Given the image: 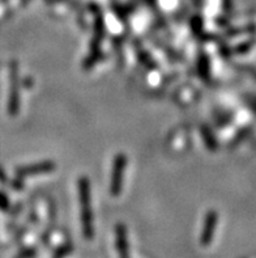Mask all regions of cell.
<instances>
[{"mask_svg": "<svg viewBox=\"0 0 256 258\" xmlns=\"http://www.w3.org/2000/svg\"><path fill=\"white\" fill-rule=\"evenodd\" d=\"M124 165H126V159L124 156H118L115 164H114L113 172V182H111V190L113 194H118L122 186V174H123Z\"/></svg>", "mask_w": 256, "mask_h": 258, "instance_id": "1", "label": "cell"}]
</instances>
